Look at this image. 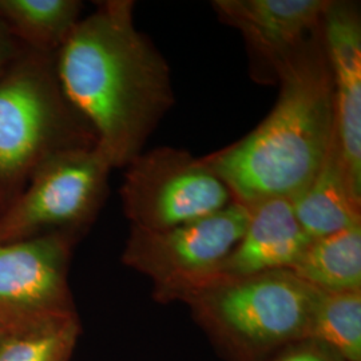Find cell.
Segmentation results:
<instances>
[{"instance_id":"cell-1","label":"cell","mask_w":361,"mask_h":361,"mask_svg":"<svg viewBox=\"0 0 361 361\" xmlns=\"http://www.w3.org/2000/svg\"><path fill=\"white\" fill-rule=\"evenodd\" d=\"M55 68L111 169L142 153L176 104L168 62L135 26L131 0L98 3L56 54Z\"/></svg>"},{"instance_id":"cell-2","label":"cell","mask_w":361,"mask_h":361,"mask_svg":"<svg viewBox=\"0 0 361 361\" xmlns=\"http://www.w3.org/2000/svg\"><path fill=\"white\" fill-rule=\"evenodd\" d=\"M277 83L276 104L256 129L204 155L233 200L245 207L292 201L317 176L335 142V91L322 26L280 70Z\"/></svg>"},{"instance_id":"cell-3","label":"cell","mask_w":361,"mask_h":361,"mask_svg":"<svg viewBox=\"0 0 361 361\" xmlns=\"http://www.w3.org/2000/svg\"><path fill=\"white\" fill-rule=\"evenodd\" d=\"M95 146L59 83L54 55L27 50L0 75V216L50 161Z\"/></svg>"},{"instance_id":"cell-4","label":"cell","mask_w":361,"mask_h":361,"mask_svg":"<svg viewBox=\"0 0 361 361\" xmlns=\"http://www.w3.org/2000/svg\"><path fill=\"white\" fill-rule=\"evenodd\" d=\"M316 288L288 269L214 277L180 298L229 361H267L308 337Z\"/></svg>"},{"instance_id":"cell-5","label":"cell","mask_w":361,"mask_h":361,"mask_svg":"<svg viewBox=\"0 0 361 361\" xmlns=\"http://www.w3.org/2000/svg\"><path fill=\"white\" fill-rule=\"evenodd\" d=\"M249 207L233 201L204 219L165 231L130 226L122 262L149 277L159 302L180 301L219 269L245 232Z\"/></svg>"},{"instance_id":"cell-6","label":"cell","mask_w":361,"mask_h":361,"mask_svg":"<svg viewBox=\"0 0 361 361\" xmlns=\"http://www.w3.org/2000/svg\"><path fill=\"white\" fill-rule=\"evenodd\" d=\"M111 170L97 146L52 159L0 216V243L56 233L80 240L104 207Z\"/></svg>"},{"instance_id":"cell-7","label":"cell","mask_w":361,"mask_h":361,"mask_svg":"<svg viewBox=\"0 0 361 361\" xmlns=\"http://www.w3.org/2000/svg\"><path fill=\"white\" fill-rule=\"evenodd\" d=\"M121 200L130 226L165 231L204 219L232 204L225 182L204 157L161 146L126 166Z\"/></svg>"},{"instance_id":"cell-8","label":"cell","mask_w":361,"mask_h":361,"mask_svg":"<svg viewBox=\"0 0 361 361\" xmlns=\"http://www.w3.org/2000/svg\"><path fill=\"white\" fill-rule=\"evenodd\" d=\"M77 237L0 243V316L8 323L75 310L68 269Z\"/></svg>"},{"instance_id":"cell-9","label":"cell","mask_w":361,"mask_h":361,"mask_svg":"<svg viewBox=\"0 0 361 361\" xmlns=\"http://www.w3.org/2000/svg\"><path fill=\"white\" fill-rule=\"evenodd\" d=\"M331 0H214L221 22L238 30L250 56L252 77L277 83L280 70L322 26Z\"/></svg>"},{"instance_id":"cell-10","label":"cell","mask_w":361,"mask_h":361,"mask_svg":"<svg viewBox=\"0 0 361 361\" xmlns=\"http://www.w3.org/2000/svg\"><path fill=\"white\" fill-rule=\"evenodd\" d=\"M324 46L335 91L336 130L352 193L361 202V18L359 6L331 0Z\"/></svg>"},{"instance_id":"cell-11","label":"cell","mask_w":361,"mask_h":361,"mask_svg":"<svg viewBox=\"0 0 361 361\" xmlns=\"http://www.w3.org/2000/svg\"><path fill=\"white\" fill-rule=\"evenodd\" d=\"M247 207L245 232L210 279L289 271L308 245L310 238L298 224L290 200L271 198Z\"/></svg>"},{"instance_id":"cell-12","label":"cell","mask_w":361,"mask_h":361,"mask_svg":"<svg viewBox=\"0 0 361 361\" xmlns=\"http://www.w3.org/2000/svg\"><path fill=\"white\" fill-rule=\"evenodd\" d=\"M292 205L310 240L361 224V202L352 193L337 137L317 176Z\"/></svg>"},{"instance_id":"cell-13","label":"cell","mask_w":361,"mask_h":361,"mask_svg":"<svg viewBox=\"0 0 361 361\" xmlns=\"http://www.w3.org/2000/svg\"><path fill=\"white\" fill-rule=\"evenodd\" d=\"M78 0H0V19L27 50L56 56L82 19Z\"/></svg>"},{"instance_id":"cell-14","label":"cell","mask_w":361,"mask_h":361,"mask_svg":"<svg viewBox=\"0 0 361 361\" xmlns=\"http://www.w3.org/2000/svg\"><path fill=\"white\" fill-rule=\"evenodd\" d=\"M289 271L320 290H361V224L310 240Z\"/></svg>"},{"instance_id":"cell-15","label":"cell","mask_w":361,"mask_h":361,"mask_svg":"<svg viewBox=\"0 0 361 361\" xmlns=\"http://www.w3.org/2000/svg\"><path fill=\"white\" fill-rule=\"evenodd\" d=\"M80 335L77 310L8 324L0 361H70Z\"/></svg>"},{"instance_id":"cell-16","label":"cell","mask_w":361,"mask_h":361,"mask_svg":"<svg viewBox=\"0 0 361 361\" xmlns=\"http://www.w3.org/2000/svg\"><path fill=\"white\" fill-rule=\"evenodd\" d=\"M307 338L344 361H361V290L316 289Z\"/></svg>"},{"instance_id":"cell-17","label":"cell","mask_w":361,"mask_h":361,"mask_svg":"<svg viewBox=\"0 0 361 361\" xmlns=\"http://www.w3.org/2000/svg\"><path fill=\"white\" fill-rule=\"evenodd\" d=\"M267 361H344L312 338H304L279 350Z\"/></svg>"},{"instance_id":"cell-18","label":"cell","mask_w":361,"mask_h":361,"mask_svg":"<svg viewBox=\"0 0 361 361\" xmlns=\"http://www.w3.org/2000/svg\"><path fill=\"white\" fill-rule=\"evenodd\" d=\"M26 51V47L13 37L0 19V75L13 67Z\"/></svg>"},{"instance_id":"cell-19","label":"cell","mask_w":361,"mask_h":361,"mask_svg":"<svg viewBox=\"0 0 361 361\" xmlns=\"http://www.w3.org/2000/svg\"><path fill=\"white\" fill-rule=\"evenodd\" d=\"M8 322L4 319V317H1L0 316V340L3 338V336L4 334L7 332V329H8Z\"/></svg>"}]
</instances>
